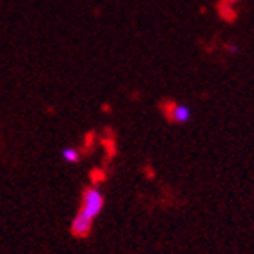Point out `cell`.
Here are the masks:
<instances>
[{
	"mask_svg": "<svg viewBox=\"0 0 254 254\" xmlns=\"http://www.w3.org/2000/svg\"><path fill=\"white\" fill-rule=\"evenodd\" d=\"M104 194H102L100 189H96V187H89V189L84 192V198H82V207H80V212L84 218L91 220V222H95V218L98 216L104 209Z\"/></svg>",
	"mask_w": 254,
	"mask_h": 254,
	"instance_id": "1",
	"label": "cell"
},
{
	"mask_svg": "<svg viewBox=\"0 0 254 254\" xmlns=\"http://www.w3.org/2000/svg\"><path fill=\"white\" fill-rule=\"evenodd\" d=\"M91 229H93V222L87 220V218H84L82 214H76L73 223H71V233H73L74 236H78V238H85V236L91 233Z\"/></svg>",
	"mask_w": 254,
	"mask_h": 254,
	"instance_id": "2",
	"label": "cell"
},
{
	"mask_svg": "<svg viewBox=\"0 0 254 254\" xmlns=\"http://www.w3.org/2000/svg\"><path fill=\"white\" fill-rule=\"evenodd\" d=\"M169 117L175 124H187L190 120V109L184 104H173L169 109Z\"/></svg>",
	"mask_w": 254,
	"mask_h": 254,
	"instance_id": "3",
	"label": "cell"
},
{
	"mask_svg": "<svg viewBox=\"0 0 254 254\" xmlns=\"http://www.w3.org/2000/svg\"><path fill=\"white\" fill-rule=\"evenodd\" d=\"M62 158L67 162V164H76L80 160V153L74 147H64L62 149Z\"/></svg>",
	"mask_w": 254,
	"mask_h": 254,
	"instance_id": "4",
	"label": "cell"
},
{
	"mask_svg": "<svg viewBox=\"0 0 254 254\" xmlns=\"http://www.w3.org/2000/svg\"><path fill=\"white\" fill-rule=\"evenodd\" d=\"M238 46H234V44H229V46H227V51H229V53H238Z\"/></svg>",
	"mask_w": 254,
	"mask_h": 254,
	"instance_id": "5",
	"label": "cell"
}]
</instances>
